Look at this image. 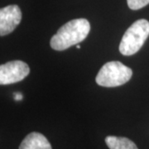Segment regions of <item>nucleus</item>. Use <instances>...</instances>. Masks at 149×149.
<instances>
[{"instance_id": "obj_1", "label": "nucleus", "mask_w": 149, "mask_h": 149, "mask_svg": "<svg viewBox=\"0 0 149 149\" xmlns=\"http://www.w3.org/2000/svg\"><path fill=\"white\" fill-rule=\"evenodd\" d=\"M91 31V24L85 18L66 22L51 39V47L56 51H64L85 40Z\"/></svg>"}, {"instance_id": "obj_2", "label": "nucleus", "mask_w": 149, "mask_h": 149, "mask_svg": "<svg viewBox=\"0 0 149 149\" xmlns=\"http://www.w3.org/2000/svg\"><path fill=\"white\" fill-rule=\"evenodd\" d=\"M149 36V22L139 19L128 27L119 44V52L123 56L137 53Z\"/></svg>"}, {"instance_id": "obj_3", "label": "nucleus", "mask_w": 149, "mask_h": 149, "mask_svg": "<svg viewBox=\"0 0 149 149\" xmlns=\"http://www.w3.org/2000/svg\"><path fill=\"white\" fill-rule=\"evenodd\" d=\"M133 71L119 61H109L101 67L95 77L96 83L103 87H117L131 79Z\"/></svg>"}, {"instance_id": "obj_4", "label": "nucleus", "mask_w": 149, "mask_h": 149, "mask_svg": "<svg viewBox=\"0 0 149 149\" xmlns=\"http://www.w3.org/2000/svg\"><path fill=\"white\" fill-rule=\"evenodd\" d=\"M30 73L27 63L22 61H8L0 65V84L10 85L25 79Z\"/></svg>"}, {"instance_id": "obj_5", "label": "nucleus", "mask_w": 149, "mask_h": 149, "mask_svg": "<svg viewBox=\"0 0 149 149\" xmlns=\"http://www.w3.org/2000/svg\"><path fill=\"white\" fill-rule=\"evenodd\" d=\"M22 20V12L17 5L13 4L0 10V36L10 34Z\"/></svg>"}, {"instance_id": "obj_6", "label": "nucleus", "mask_w": 149, "mask_h": 149, "mask_svg": "<svg viewBox=\"0 0 149 149\" xmlns=\"http://www.w3.org/2000/svg\"><path fill=\"white\" fill-rule=\"evenodd\" d=\"M18 149H52V148L43 134L32 132L22 140Z\"/></svg>"}, {"instance_id": "obj_7", "label": "nucleus", "mask_w": 149, "mask_h": 149, "mask_svg": "<svg viewBox=\"0 0 149 149\" xmlns=\"http://www.w3.org/2000/svg\"><path fill=\"white\" fill-rule=\"evenodd\" d=\"M105 143L109 149H139L133 141L124 137L108 136Z\"/></svg>"}, {"instance_id": "obj_8", "label": "nucleus", "mask_w": 149, "mask_h": 149, "mask_svg": "<svg viewBox=\"0 0 149 149\" xmlns=\"http://www.w3.org/2000/svg\"><path fill=\"white\" fill-rule=\"evenodd\" d=\"M128 6L132 10H139L149 3V0H127Z\"/></svg>"}, {"instance_id": "obj_9", "label": "nucleus", "mask_w": 149, "mask_h": 149, "mask_svg": "<svg viewBox=\"0 0 149 149\" xmlns=\"http://www.w3.org/2000/svg\"><path fill=\"white\" fill-rule=\"evenodd\" d=\"M13 95H14V100H17V101H20V100H22L23 99V95H22V94L19 93V92L14 93V94H13Z\"/></svg>"}, {"instance_id": "obj_10", "label": "nucleus", "mask_w": 149, "mask_h": 149, "mask_svg": "<svg viewBox=\"0 0 149 149\" xmlns=\"http://www.w3.org/2000/svg\"><path fill=\"white\" fill-rule=\"evenodd\" d=\"M77 47V49H80V45H77V47Z\"/></svg>"}]
</instances>
